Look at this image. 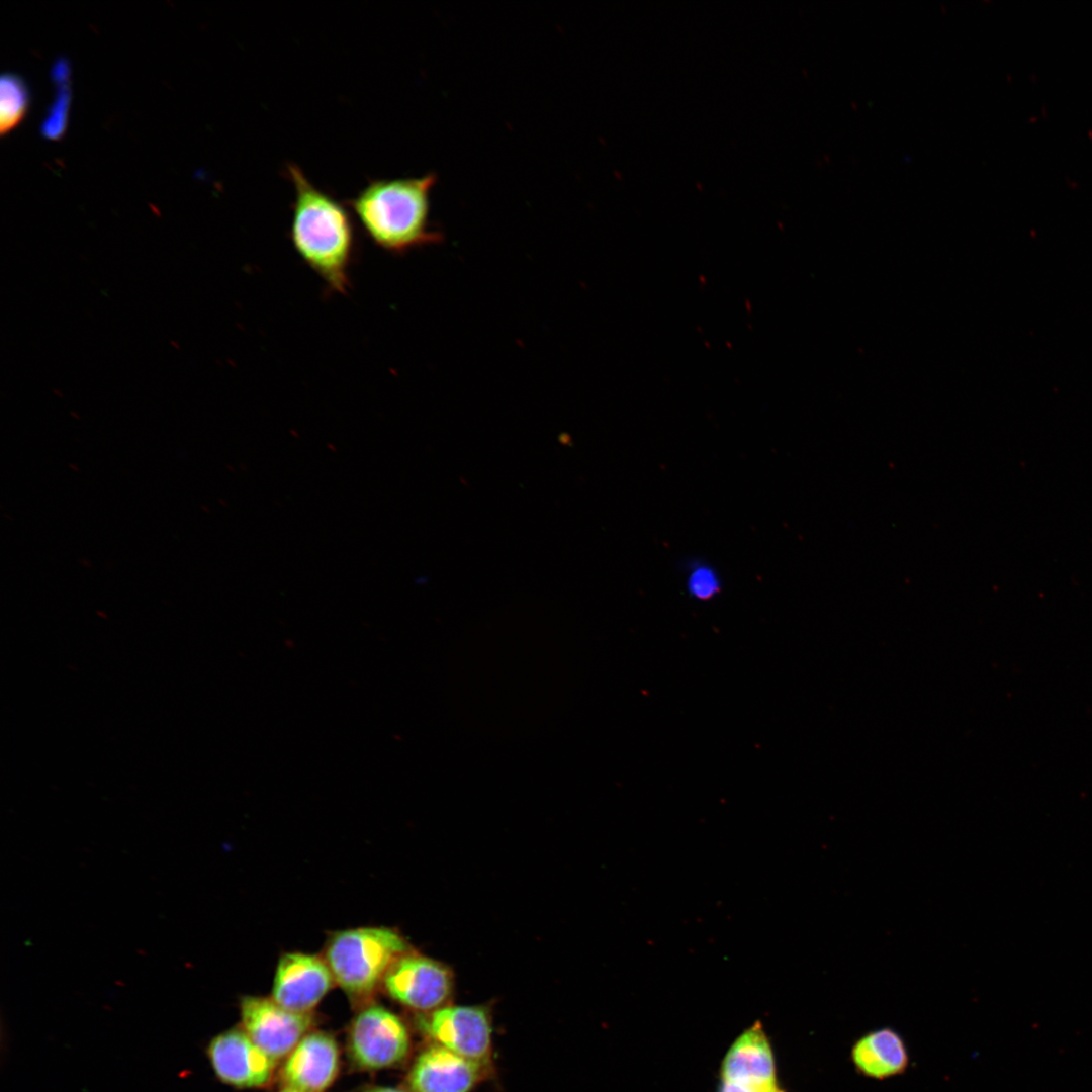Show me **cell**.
I'll list each match as a JSON object with an SVG mask.
<instances>
[{
  "mask_svg": "<svg viewBox=\"0 0 1092 1092\" xmlns=\"http://www.w3.org/2000/svg\"><path fill=\"white\" fill-rule=\"evenodd\" d=\"M286 176L294 188L290 239L300 259L327 287L345 293L355 250V231L349 209L316 187L293 163Z\"/></svg>",
  "mask_w": 1092,
  "mask_h": 1092,
  "instance_id": "6da1fadb",
  "label": "cell"
},
{
  "mask_svg": "<svg viewBox=\"0 0 1092 1092\" xmlns=\"http://www.w3.org/2000/svg\"><path fill=\"white\" fill-rule=\"evenodd\" d=\"M435 173L371 179L347 205L370 240L382 250L404 253L440 240L430 222Z\"/></svg>",
  "mask_w": 1092,
  "mask_h": 1092,
  "instance_id": "7a4b0ae2",
  "label": "cell"
},
{
  "mask_svg": "<svg viewBox=\"0 0 1092 1092\" xmlns=\"http://www.w3.org/2000/svg\"><path fill=\"white\" fill-rule=\"evenodd\" d=\"M410 951L403 937L383 926H363L332 933L324 959L335 983L355 999L370 996L392 964Z\"/></svg>",
  "mask_w": 1092,
  "mask_h": 1092,
  "instance_id": "3957f363",
  "label": "cell"
},
{
  "mask_svg": "<svg viewBox=\"0 0 1092 1092\" xmlns=\"http://www.w3.org/2000/svg\"><path fill=\"white\" fill-rule=\"evenodd\" d=\"M420 1027L432 1043L441 1045L485 1069L492 1056V1025L480 1006L445 1005L420 1018Z\"/></svg>",
  "mask_w": 1092,
  "mask_h": 1092,
  "instance_id": "277c9868",
  "label": "cell"
},
{
  "mask_svg": "<svg viewBox=\"0 0 1092 1092\" xmlns=\"http://www.w3.org/2000/svg\"><path fill=\"white\" fill-rule=\"evenodd\" d=\"M349 1054L353 1062L366 1070L393 1067L408 1055L411 1039L403 1021L380 1005L362 1009L349 1030Z\"/></svg>",
  "mask_w": 1092,
  "mask_h": 1092,
  "instance_id": "5b68a950",
  "label": "cell"
},
{
  "mask_svg": "<svg viewBox=\"0 0 1092 1092\" xmlns=\"http://www.w3.org/2000/svg\"><path fill=\"white\" fill-rule=\"evenodd\" d=\"M382 984L393 1000L413 1010L429 1013L447 1005L453 977L443 964L407 951L392 964Z\"/></svg>",
  "mask_w": 1092,
  "mask_h": 1092,
  "instance_id": "8992f818",
  "label": "cell"
},
{
  "mask_svg": "<svg viewBox=\"0 0 1092 1092\" xmlns=\"http://www.w3.org/2000/svg\"><path fill=\"white\" fill-rule=\"evenodd\" d=\"M240 1014L245 1032L275 1062L286 1058L313 1024L312 1013L291 1011L271 997H242Z\"/></svg>",
  "mask_w": 1092,
  "mask_h": 1092,
  "instance_id": "52a82bcc",
  "label": "cell"
},
{
  "mask_svg": "<svg viewBox=\"0 0 1092 1092\" xmlns=\"http://www.w3.org/2000/svg\"><path fill=\"white\" fill-rule=\"evenodd\" d=\"M334 983L324 957L285 952L276 966L271 998L291 1011L311 1013Z\"/></svg>",
  "mask_w": 1092,
  "mask_h": 1092,
  "instance_id": "ba28073f",
  "label": "cell"
},
{
  "mask_svg": "<svg viewBox=\"0 0 1092 1092\" xmlns=\"http://www.w3.org/2000/svg\"><path fill=\"white\" fill-rule=\"evenodd\" d=\"M206 1054L217 1078L236 1088L267 1085L276 1064L243 1028H232L214 1036Z\"/></svg>",
  "mask_w": 1092,
  "mask_h": 1092,
  "instance_id": "9c48e42d",
  "label": "cell"
},
{
  "mask_svg": "<svg viewBox=\"0 0 1092 1092\" xmlns=\"http://www.w3.org/2000/svg\"><path fill=\"white\" fill-rule=\"evenodd\" d=\"M487 1069L432 1043L415 1059L407 1075L411 1092H471Z\"/></svg>",
  "mask_w": 1092,
  "mask_h": 1092,
  "instance_id": "30bf717a",
  "label": "cell"
},
{
  "mask_svg": "<svg viewBox=\"0 0 1092 1092\" xmlns=\"http://www.w3.org/2000/svg\"><path fill=\"white\" fill-rule=\"evenodd\" d=\"M339 1048L325 1032H308L286 1057L281 1076L285 1086L302 1092H325L339 1072Z\"/></svg>",
  "mask_w": 1092,
  "mask_h": 1092,
  "instance_id": "8fae6325",
  "label": "cell"
},
{
  "mask_svg": "<svg viewBox=\"0 0 1092 1092\" xmlns=\"http://www.w3.org/2000/svg\"><path fill=\"white\" fill-rule=\"evenodd\" d=\"M722 1080L776 1090V1064L768 1038L760 1024L745 1030L730 1046L721 1065Z\"/></svg>",
  "mask_w": 1092,
  "mask_h": 1092,
  "instance_id": "7c38bea8",
  "label": "cell"
},
{
  "mask_svg": "<svg viewBox=\"0 0 1092 1092\" xmlns=\"http://www.w3.org/2000/svg\"><path fill=\"white\" fill-rule=\"evenodd\" d=\"M850 1057L860 1074L878 1080L904 1073L909 1063L903 1038L888 1027L859 1037L851 1048Z\"/></svg>",
  "mask_w": 1092,
  "mask_h": 1092,
  "instance_id": "4fadbf2b",
  "label": "cell"
},
{
  "mask_svg": "<svg viewBox=\"0 0 1092 1092\" xmlns=\"http://www.w3.org/2000/svg\"><path fill=\"white\" fill-rule=\"evenodd\" d=\"M28 105V91L16 75L4 74L0 81V130L4 134L23 118Z\"/></svg>",
  "mask_w": 1092,
  "mask_h": 1092,
  "instance_id": "5bb4252c",
  "label": "cell"
},
{
  "mask_svg": "<svg viewBox=\"0 0 1092 1092\" xmlns=\"http://www.w3.org/2000/svg\"><path fill=\"white\" fill-rule=\"evenodd\" d=\"M68 81L56 82L58 92L54 103L49 109V114L41 125L42 134L51 140L59 139L66 128L68 108L70 104V91Z\"/></svg>",
  "mask_w": 1092,
  "mask_h": 1092,
  "instance_id": "9a60e30c",
  "label": "cell"
},
{
  "mask_svg": "<svg viewBox=\"0 0 1092 1092\" xmlns=\"http://www.w3.org/2000/svg\"><path fill=\"white\" fill-rule=\"evenodd\" d=\"M718 1092H783V1091H781L780 1088L776 1089V1090L759 1089V1088L746 1086V1085H743V1084H738V1083L722 1080Z\"/></svg>",
  "mask_w": 1092,
  "mask_h": 1092,
  "instance_id": "2e32d148",
  "label": "cell"
},
{
  "mask_svg": "<svg viewBox=\"0 0 1092 1092\" xmlns=\"http://www.w3.org/2000/svg\"><path fill=\"white\" fill-rule=\"evenodd\" d=\"M366 1092H407V1091H405L403 1089H400V1088H396V1087L381 1086V1087L372 1088V1089H370V1090H368Z\"/></svg>",
  "mask_w": 1092,
  "mask_h": 1092,
  "instance_id": "e0dca14e",
  "label": "cell"
},
{
  "mask_svg": "<svg viewBox=\"0 0 1092 1092\" xmlns=\"http://www.w3.org/2000/svg\"><path fill=\"white\" fill-rule=\"evenodd\" d=\"M279 1092H302V1091H299V1090H296V1089H294V1088H291V1087H287V1086H285V1087H284V1088H283L282 1090H280Z\"/></svg>",
  "mask_w": 1092,
  "mask_h": 1092,
  "instance_id": "ac0fdd59",
  "label": "cell"
}]
</instances>
